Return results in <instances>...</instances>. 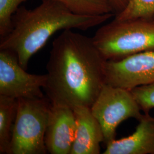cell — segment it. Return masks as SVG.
<instances>
[{
	"mask_svg": "<svg viewBox=\"0 0 154 154\" xmlns=\"http://www.w3.org/2000/svg\"><path fill=\"white\" fill-rule=\"evenodd\" d=\"M90 109L102 128L106 144L116 139V129L122 122L131 118L139 121L143 115L131 90L107 84Z\"/></svg>",
	"mask_w": 154,
	"mask_h": 154,
	"instance_id": "5b68a950",
	"label": "cell"
},
{
	"mask_svg": "<svg viewBox=\"0 0 154 154\" xmlns=\"http://www.w3.org/2000/svg\"><path fill=\"white\" fill-rule=\"evenodd\" d=\"M116 14L121 12L126 6L128 0H109Z\"/></svg>",
	"mask_w": 154,
	"mask_h": 154,
	"instance_id": "2e32d148",
	"label": "cell"
},
{
	"mask_svg": "<svg viewBox=\"0 0 154 154\" xmlns=\"http://www.w3.org/2000/svg\"><path fill=\"white\" fill-rule=\"evenodd\" d=\"M47 75L29 74L19 63L15 52L0 49V95L15 99L45 97L42 88Z\"/></svg>",
	"mask_w": 154,
	"mask_h": 154,
	"instance_id": "8992f818",
	"label": "cell"
},
{
	"mask_svg": "<svg viewBox=\"0 0 154 154\" xmlns=\"http://www.w3.org/2000/svg\"><path fill=\"white\" fill-rule=\"evenodd\" d=\"M106 61L154 50V18L114 19L99 28L92 37Z\"/></svg>",
	"mask_w": 154,
	"mask_h": 154,
	"instance_id": "3957f363",
	"label": "cell"
},
{
	"mask_svg": "<svg viewBox=\"0 0 154 154\" xmlns=\"http://www.w3.org/2000/svg\"><path fill=\"white\" fill-rule=\"evenodd\" d=\"M75 117V132L70 154H99L104 136L99 122L90 107L72 108Z\"/></svg>",
	"mask_w": 154,
	"mask_h": 154,
	"instance_id": "9c48e42d",
	"label": "cell"
},
{
	"mask_svg": "<svg viewBox=\"0 0 154 154\" xmlns=\"http://www.w3.org/2000/svg\"><path fill=\"white\" fill-rule=\"evenodd\" d=\"M27 0H0V36L5 37L11 31L12 18L23 2Z\"/></svg>",
	"mask_w": 154,
	"mask_h": 154,
	"instance_id": "5bb4252c",
	"label": "cell"
},
{
	"mask_svg": "<svg viewBox=\"0 0 154 154\" xmlns=\"http://www.w3.org/2000/svg\"><path fill=\"white\" fill-rule=\"evenodd\" d=\"M135 131L106 144L104 154H154V117L143 114Z\"/></svg>",
	"mask_w": 154,
	"mask_h": 154,
	"instance_id": "30bf717a",
	"label": "cell"
},
{
	"mask_svg": "<svg viewBox=\"0 0 154 154\" xmlns=\"http://www.w3.org/2000/svg\"><path fill=\"white\" fill-rule=\"evenodd\" d=\"M154 18V0H128L125 8L116 15L117 20Z\"/></svg>",
	"mask_w": 154,
	"mask_h": 154,
	"instance_id": "4fadbf2b",
	"label": "cell"
},
{
	"mask_svg": "<svg viewBox=\"0 0 154 154\" xmlns=\"http://www.w3.org/2000/svg\"><path fill=\"white\" fill-rule=\"evenodd\" d=\"M79 15L98 16L114 13L109 0H55Z\"/></svg>",
	"mask_w": 154,
	"mask_h": 154,
	"instance_id": "7c38bea8",
	"label": "cell"
},
{
	"mask_svg": "<svg viewBox=\"0 0 154 154\" xmlns=\"http://www.w3.org/2000/svg\"><path fill=\"white\" fill-rule=\"evenodd\" d=\"M51 103L47 97L18 99L10 154H45V142Z\"/></svg>",
	"mask_w": 154,
	"mask_h": 154,
	"instance_id": "277c9868",
	"label": "cell"
},
{
	"mask_svg": "<svg viewBox=\"0 0 154 154\" xmlns=\"http://www.w3.org/2000/svg\"><path fill=\"white\" fill-rule=\"evenodd\" d=\"M75 126L72 108L67 105L51 103L45 137L48 152L70 154Z\"/></svg>",
	"mask_w": 154,
	"mask_h": 154,
	"instance_id": "ba28073f",
	"label": "cell"
},
{
	"mask_svg": "<svg viewBox=\"0 0 154 154\" xmlns=\"http://www.w3.org/2000/svg\"><path fill=\"white\" fill-rule=\"evenodd\" d=\"M18 99L0 95V154H10Z\"/></svg>",
	"mask_w": 154,
	"mask_h": 154,
	"instance_id": "8fae6325",
	"label": "cell"
},
{
	"mask_svg": "<svg viewBox=\"0 0 154 154\" xmlns=\"http://www.w3.org/2000/svg\"><path fill=\"white\" fill-rule=\"evenodd\" d=\"M106 60L90 38L72 29L54 40L45 90L51 103L91 107L105 85Z\"/></svg>",
	"mask_w": 154,
	"mask_h": 154,
	"instance_id": "6da1fadb",
	"label": "cell"
},
{
	"mask_svg": "<svg viewBox=\"0 0 154 154\" xmlns=\"http://www.w3.org/2000/svg\"><path fill=\"white\" fill-rule=\"evenodd\" d=\"M113 13L98 16L79 15L55 0H42L33 9L20 7L12 18L11 31L1 38L0 49L16 54L19 63L26 70L30 58L42 49L50 38L60 30H86L98 26Z\"/></svg>",
	"mask_w": 154,
	"mask_h": 154,
	"instance_id": "7a4b0ae2",
	"label": "cell"
},
{
	"mask_svg": "<svg viewBox=\"0 0 154 154\" xmlns=\"http://www.w3.org/2000/svg\"><path fill=\"white\" fill-rule=\"evenodd\" d=\"M131 91L144 113H149L154 108V83L133 88Z\"/></svg>",
	"mask_w": 154,
	"mask_h": 154,
	"instance_id": "9a60e30c",
	"label": "cell"
},
{
	"mask_svg": "<svg viewBox=\"0 0 154 154\" xmlns=\"http://www.w3.org/2000/svg\"><path fill=\"white\" fill-rule=\"evenodd\" d=\"M105 83L131 90L154 83V50L130 55L118 61H106Z\"/></svg>",
	"mask_w": 154,
	"mask_h": 154,
	"instance_id": "52a82bcc",
	"label": "cell"
}]
</instances>
